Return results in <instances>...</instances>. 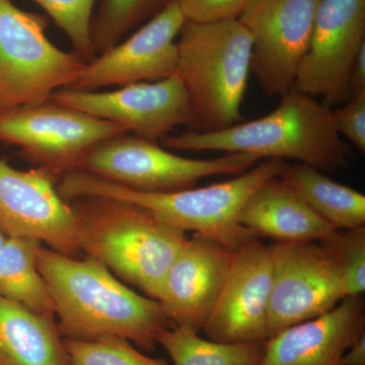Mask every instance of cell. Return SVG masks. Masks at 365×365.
Masks as SVG:
<instances>
[{
  "instance_id": "ffe728a7",
  "label": "cell",
  "mask_w": 365,
  "mask_h": 365,
  "mask_svg": "<svg viewBox=\"0 0 365 365\" xmlns=\"http://www.w3.org/2000/svg\"><path fill=\"white\" fill-rule=\"evenodd\" d=\"M281 177L335 230L365 227V196L356 190L333 181L306 163L289 165Z\"/></svg>"
},
{
  "instance_id": "2e32d148",
  "label": "cell",
  "mask_w": 365,
  "mask_h": 365,
  "mask_svg": "<svg viewBox=\"0 0 365 365\" xmlns=\"http://www.w3.org/2000/svg\"><path fill=\"white\" fill-rule=\"evenodd\" d=\"M232 251L194 234L165 275L160 302L174 327L199 333L215 307L227 278Z\"/></svg>"
},
{
  "instance_id": "ba28073f",
  "label": "cell",
  "mask_w": 365,
  "mask_h": 365,
  "mask_svg": "<svg viewBox=\"0 0 365 365\" xmlns=\"http://www.w3.org/2000/svg\"><path fill=\"white\" fill-rule=\"evenodd\" d=\"M127 133L119 125L52 101L0 111V143L18 146L21 157L58 182L105 139Z\"/></svg>"
},
{
  "instance_id": "6da1fadb",
  "label": "cell",
  "mask_w": 365,
  "mask_h": 365,
  "mask_svg": "<svg viewBox=\"0 0 365 365\" xmlns=\"http://www.w3.org/2000/svg\"><path fill=\"white\" fill-rule=\"evenodd\" d=\"M37 267L54 302L62 337H121L153 350L173 324L157 299L137 294L103 264L41 246Z\"/></svg>"
},
{
  "instance_id": "8fae6325",
  "label": "cell",
  "mask_w": 365,
  "mask_h": 365,
  "mask_svg": "<svg viewBox=\"0 0 365 365\" xmlns=\"http://www.w3.org/2000/svg\"><path fill=\"white\" fill-rule=\"evenodd\" d=\"M319 0H252L237 20L252 38L250 71L269 98L292 90Z\"/></svg>"
},
{
  "instance_id": "52a82bcc",
  "label": "cell",
  "mask_w": 365,
  "mask_h": 365,
  "mask_svg": "<svg viewBox=\"0 0 365 365\" xmlns=\"http://www.w3.org/2000/svg\"><path fill=\"white\" fill-rule=\"evenodd\" d=\"M48 20L0 0V111L49 101L85 66L46 36Z\"/></svg>"
},
{
  "instance_id": "7402d4cb",
  "label": "cell",
  "mask_w": 365,
  "mask_h": 365,
  "mask_svg": "<svg viewBox=\"0 0 365 365\" xmlns=\"http://www.w3.org/2000/svg\"><path fill=\"white\" fill-rule=\"evenodd\" d=\"M264 343H222L199 337L198 333L173 327L158 336L174 365H258Z\"/></svg>"
},
{
  "instance_id": "cb8c5ba5",
  "label": "cell",
  "mask_w": 365,
  "mask_h": 365,
  "mask_svg": "<svg viewBox=\"0 0 365 365\" xmlns=\"http://www.w3.org/2000/svg\"><path fill=\"white\" fill-rule=\"evenodd\" d=\"M66 33L72 52L88 63L97 57L91 29L98 0H32Z\"/></svg>"
},
{
  "instance_id": "44dd1931",
  "label": "cell",
  "mask_w": 365,
  "mask_h": 365,
  "mask_svg": "<svg viewBox=\"0 0 365 365\" xmlns=\"http://www.w3.org/2000/svg\"><path fill=\"white\" fill-rule=\"evenodd\" d=\"M41 246L31 237H7L0 249V297L35 313L55 316L51 294L37 267Z\"/></svg>"
},
{
  "instance_id": "4dcf8cb0",
  "label": "cell",
  "mask_w": 365,
  "mask_h": 365,
  "mask_svg": "<svg viewBox=\"0 0 365 365\" xmlns=\"http://www.w3.org/2000/svg\"><path fill=\"white\" fill-rule=\"evenodd\" d=\"M7 239V237L6 235L4 234V232L0 230V249H1V247L4 246V242H6Z\"/></svg>"
},
{
  "instance_id": "5bb4252c",
  "label": "cell",
  "mask_w": 365,
  "mask_h": 365,
  "mask_svg": "<svg viewBox=\"0 0 365 365\" xmlns=\"http://www.w3.org/2000/svg\"><path fill=\"white\" fill-rule=\"evenodd\" d=\"M185 21L174 0L128 38L86 63L67 88L100 91L176 76L179 64L177 39Z\"/></svg>"
},
{
  "instance_id": "8992f818",
  "label": "cell",
  "mask_w": 365,
  "mask_h": 365,
  "mask_svg": "<svg viewBox=\"0 0 365 365\" xmlns=\"http://www.w3.org/2000/svg\"><path fill=\"white\" fill-rule=\"evenodd\" d=\"M260 160L240 153L195 160L170 153L157 141L122 133L91 148L78 170L133 191L165 193L193 188L204 178L237 176Z\"/></svg>"
},
{
  "instance_id": "603a6c76",
  "label": "cell",
  "mask_w": 365,
  "mask_h": 365,
  "mask_svg": "<svg viewBox=\"0 0 365 365\" xmlns=\"http://www.w3.org/2000/svg\"><path fill=\"white\" fill-rule=\"evenodd\" d=\"M174 0H101L93 13L91 36L97 55L123 40Z\"/></svg>"
},
{
  "instance_id": "ac0fdd59",
  "label": "cell",
  "mask_w": 365,
  "mask_h": 365,
  "mask_svg": "<svg viewBox=\"0 0 365 365\" xmlns=\"http://www.w3.org/2000/svg\"><path fill=\"white\" fill-rule=\"evenodd\" d=\"M239 222L254 237L275 242L326 241L335 228L309 207L282 177L255 190L240 211Z\"/></svg>"
},
{
  "instance_id": "d6986e66",
  "label": "cell",
  "mask_w": 365,
  "mask_h": 365,
  "mask_svg": "<svg viewBox=\"0 0 365 365\" xmlns=\"http://www.w3.org/2000/svg\"><path fill=\"white\" fill-rule=\"evenodd\" d=\"M0 365H71L54 316L0 297Z\"/></svg>"
},
{
  "instance_id": "5b68a950",
  "label": "cell",
  "mask_w": 365,
  "mask_h": 365,
  "mask_svg": "<svg viewBox=\"0 0 365 365\" xmlns=\"http://www.w3.org/2000/svg\"><path fill=\"white\" fill-rule=\"evenodd\" d=\"M178 76L188 95L195 130H225L244 121L252 38L237 19L186 21L177 39Z\"/></svg>"
},
{
  "instance_id": "f1b7e54d",
  "label": "cell",
  "mask_w": 365,
  "mask_h": 365,
  "mask_svg": "<svg viewBox=\"0 0 365 365\" xmlns=\"http://www.w3.org/2000/svg\"><path fill=\"white\" fill-rule=\"evenodd\" d=\"M348 98L365 91V45L359 50L353 62L348 78ZM347 98V100H348Z\"/></svg>"
},
{
  "instance_id": "9a60e30c",
  "label": "cell",
  "mask_w": 365,
  "mask_h": 365,
  "mask_svg": "<svg viewBox=\"0 0 365 365\" xmlns=\"http://www.w3.org/2000/svg\"><path fill=\"white\" fill-rule=\"evenodd\" d=\"M272 280L270 249L257 237L232 251L222 292L203 327L208 339L265 342Z\"/></svg>"
},
{
  "instance_id": "484cf974",
  "label": "cell",
  "mask_w": 365,
  "mask_h": 365,
  "mask_svg": "<svg viewBox=\"0 0 365 365\" xmlns=\"http://www.w3.org/2000/svg\"><path fill=\"white\" fill-rule=\"evenodd\" d=\"M326 241L337 257L345 297H361L365 290V227L336 230Z\"/></svg>"
},
{
  "instance_id": "e0dca14e",
  "label": "cell",
  "mask_w": 365,
  "mask_h": 365,
  "mask_svg": "<svg viewBox=\"0 0 365 365\" xmlns=\"http://www.w3.org/2000/svg\"><path fill=\"white\" fill-rule=\"evenodd\" d=\"M364 334V299L346 297L328 313L268 338L258 365H341L348 348Z\"/></svg>"
},
{
  "instance_id": "d4e9b609",
  "label": "cell",
  "mask_w": 365,
  "mask_h": 365,
  "mask_svg": "<svg viewBox=\"0 0 365 365\" xmlns=\"http://www.w3.org/2000/svg\"><path fill=\"white\" fill-rule=\"evenodd\" d=\"M131 343L121 337L88 341L64 338L71 365H170L167 360L143 354Z\"/></svg>"
},
{
  "instance_id": "7c38bea8",
  "label": "cell",
  "mask_w": 365,
  "mask_h": 365,
  "mask_svg": "<svg viewBox=\"0 0 365 365\" xmlns=\"http://www.w3.org/2000/svg\"><path fill=\"white\" fill-rule=\"evenodd\" d=\"M364 45L365 0H319L292 88L331 108L347 101L350 71Z\"/></svg>"
},
{
  "instance_id": "f546056e",
  "label": "cell",
  "mask_w": 365,
  "mask_h": 365,
  "mask_svg": "<svg viewBox=\"0 0 365 365\" xmlns=\"http://www.w3.org/2000/svg\"><path fill=\"white\" fill-rule=\"evenodd\" d=\"M341 365H365V334L348 348L341 359Z\"/></svg>"
},
{
  "instance_id": "277c9868",
  "label": "cell",
  "mask_w": 365,
  "mask_h": 365,
  "mask_svg": "<svg viewBox=\"0 0 365 365\" xmlns=\"http://www.w3.org/2000/svg\"><path fill=\"white\" fill-rule=\"evenodd\" d=\"M289 165L285 160L268 158L227 181L165 193L133 191L76 170L59 180L57 190L67 202L85 196L113 197L130 201L148 209L172 227L205 235L235 251L252 237H256L239 222L242 206L255 190L272 178L282 176Z\"/></svg>"
},
{
  "instance_id": "4fadbf2b",
  "label": "cell",
  "mask_w": 365,
  "mask_h": 365,
  "mask_svg": "<svg viewBox=\"0 0 365 365\" xmlns=\"http://www.w3.org/2000/svg\"><path fill=\"white\" fill-rule=\"evenodd\" d=\"M0 230L7 237L38 240L53 251L78 256L71 204L57 180L41 168L14 169L0 158Z\"/></svg>"
},
{
  "instance_id": "30bf717a",
  "label": "cell",
  "mask_w": 365,
  "mask_h": 365,
  "mask_svg": "<svg viewBox=\"0 0 365 365\" xmlns=\"http://www.w3.org/2000/svg\"><path fill=\"white\" fill-rule=\"evenodd\" d=\"M49 101L157 143L177 127L195 129L188 95L178 74L163 81L128 83L112 91L60 88Z\"/></svg>"
},
{
  "instance_id": "9c48e42d",
  "label": "cell",
  "mask_w": 365,
  "mask_h": 365,
  "mask_svg": "<svg viewBox=\"0 0 365 365\" xmlns=\"http://www.w3.org/2000/svg\"><path fill=\"white\" fill-rule=\"evenodd\" d=\"M269 249L273 285L268 338L328 313L346 299L339 263L328 242H275Z\"/></svg>"
},
{
  "instance_id": "83f0119b",
  "label": "cell",
  "mask_w": 365,
  "mask_h": 365,
  "mask_svg": "<svg viewBox=\"0 0 365 365\" xmlns=\"http://www.w3.org/2000/svg\"><path fill=\"white\" fill-rule=\"evenodd\" d=\"M186 21L197 23L234 20L252 0H176Z\"/></svg>"
},
{
  "instance_id": "4316f807",
  "label": "cell",
  "mask_w": 365,
  "mask_h": 365,
  "mask_svg": "<svg viewBox=\"0 0 365 365\" xmlns=\"http://www.w3.org/2000/svg\"><path fill=\"white\" fill-rule=\"evenodd\" d=\"M332 118L338 134L365 153V91L348 98L342 107L332 109Z\"/></svg>"
},
{
  "instance_id": "7a4b0ae2",
  "label": "cell",
  "mask_w": 365,
  "mask_h": 365,
  "mask_svg": "<svg viewBox=\"0 0 365 365\" xmlns=\"http://www.w3.org/2000/svg\"><path fill=\"white\" fill-rule=\"evenodd\" d=\"M270 114L225 130L182 132L160 140L178 151H222L306 163L323 173L349 167L351 150L333 123L332 108L292 88Z\"/></svg>"
},
{
  "instance_id": "3957f363",
  "label": "cell",
  "mask_w": 365,
  "mask_h": 365,
  "mask_svg": "<svg viewBox=\"0 0 365 365\" xmlns=\"http://www.w3.org/2000/svg\"><path fill=\"white\" fill-rule=\"evenodd\" d=\"M69 203L79 252L158 300L165 275L188 240L187 232L124 199L85 196Z\"/></svg>"
}]
</instances>
